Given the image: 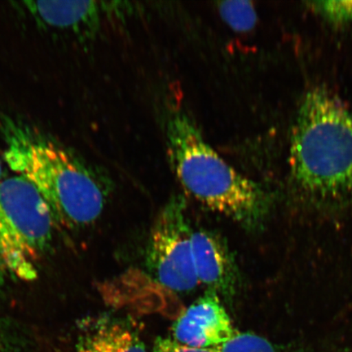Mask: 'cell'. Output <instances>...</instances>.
<instances>
[{"label":"cell","instance_id":"obj_1","mask_svg":"<svg viewBox=\"0 0 352 352\" xmlns=\"http://www.w3.org/2000/svg\"><path fill=\"white\" fill-rule=\"evenodd\" d=\"M3 160L36 189L54 221L68 228L90 226L108 196L102 175L50 136L8 116L0 118Z\"/></svg>","mask_w":352,"mask_h":352},{"label":"cell","instance_id":"obj_2","mask_svg":"<svg viewBox=\"0 0 352 352\" xmlns=\"http://www.w3.org/2000/svg\"><path fill=\"white\" fill-rule=\"evenodd\" d=\"M165 131L170 165L184 192L246 230L261 228L271 206L261 184L224 161L187 114L173 113Z\"/></svg>","mask_w":352,"mask_h":352},{"label":"cell","instance_id":"obj_3","mask_svg":"<svg viewBox=\"0 0 352 352\" xmlns=\"http://www.w3.org/2000/svg\"><path fill=\"white\" fill-rule=\"evenodd\" d=\"M290 166L298 186L320 197L352 191V113L327 91L307 94L298 112Z\"/></svg>","mask_w":352,"mask_h":352},{"label":"cell","instance_id":"obj_4","mask_svg":"<svg viewBox=\"0 0 352 352\" xmlns=\"http://www.w3.org/2000/svg\"><path fill=\"white\" fill-rule=\"evenodd\" d=\"M54 219L36 189L16 175L0 182V283L33 280Z\"/></svg>","mask_w":352,"mask_h":352},{"label":"cell","instance_id":"obj_5","mask_svg":"<svg viewBox=\"0 0 352 352\" xmlns=\"http://www.w3.org/2000/svg\"><path fill=\"white\" fill-rule=\"evenodd\" d=\"M192 232L186 201L180 196L170 198L154 222L146 258L158 283L174 292H190L199 285L193 262Z\"/></svg>","mask_w":352,"mask_h":352},{"label":"cell","instance_id":"obj_6","mask_svg":"<svg viewBox=\"0 0 352 352\" xmlns=\"http://www.w3.org/2000/svg\"><path fill=\"white\" fill-rule=\"evenodd\" d=\"M173 340L188 346L211 349L239 331L217 294L208 292L184 310L173 328Z\"/></svg>","mask_w":352,"mask_h":352},{"label":"cell","instance_id":"obj_7","mask_svg":"<svg viewBox=\"0 0 352 352\" xmlns=\"http://www.w3.org/2000/svg\"><path fill=\"white\" fill-rule=\"evenodd\" d=\"M193 262L198 283L208 292L231 298L239 285V272L228 246L212 232H192Z\"/></svg>","mask_w":352,"mask_h":352},{"label":"cell","instance_id":"obj_8","mask_svg":"<svg viewBox=\"0 0 352 352\" xmlns=\"http://www.w3.org/2000/svg\"><path fill=\"white\" fill-rule=\"evenodd\" d=\"M26 10L39 25L80 34L98 32L100 7L96 1H25Z\"/></svg>","mask_w":352,"mask_h":352},{"label":"cell","instance_id":"obj_9","mask_svg":"<svg viewBox=\"0 0 352 352\" xmlns=\"http://www.w3.org/2000/svg\"><path fill=\"white\" fill-rule=\"evenodd\" d=\"M82 344L91 352H147L138 333L118 322L100 325Z\"/></svg>","mask_w":352,"mask_h":352},{"label":"cell","instance_id":"obj_10","mask_svg":"<svg viewBox=\"0 0 352 352\" xmlns=\"http://www.w3.org/2000/svg\"><path fill=\"white\" fill-rule=\"evenodd\" d=\"M218 10L222 19L236 32H248L256 24L257 13L252 2H219Z\"/></svg>","mask_w":352,"mask_h":352},{"label":"cell","instance_id":"obj_11","mask_svg":"<svg viewBox=\"0 0 352 352\" xmlns=\"http://www.w3.org/2000/svg\"><path fill=\"white\" fill-rule=\"evenodd\" d=\"M219 352H279L270 341L257 334L237 331L234 336L217 346Z\"/></svg>","mask_w":352,"mask_h":352},{"label":"cell","instance_id":"obj_12","mask_svg":"<svg viewBox=\"0 0 352 352\" xmlns=\"http://www.w3.org/2000/svg\"><path fill=\"white\" fill-rule=\"evenodd\" d=\"M309 4L333 24H352V1H311Z\"/></svg>","mask_w":352,"mask_h":352},{"label":"cell","instance_id":"obj_13","mask_svg":"<svg viewBox=\"0 0 352 352\" xmlns=\"http://www.w3.org/2000/svg\"><path fill=\"white\" fill-rule=\"evenodd\" d=\"M153 352H219L217 347L211 349H197L176 342L173 338H157L154 344Z\"/></svg>","mask_w":352,"mask_h":352},{"label":"cell","instance_id":"obj_14","mask_svg":"<svg viewBox=\"0 0 352 352\" xmlns=\"http://www.w3.org/2000/svg\"><path fill=\"white\" fill-rule=\"evenodd\" d=\"M3 162H2L1 158H0V182H1L2 180L3 179Z\"/></svg>","mask_w":352,"mask_h":352},{"label":"cell","instance_id":"obj_15","mask_svg":"<svg viewBox=\"0 0 352 352\" xmlns=\"http://www.w3.org/2000/svg\"><path fill=\"white\" fill-rule=\"evenodd\" d=\"M0 352H3V343L1 328H0Z\"/></svg>","mask_w":352,"mask_h":352}]
</instances>
